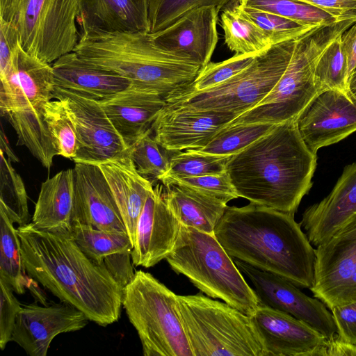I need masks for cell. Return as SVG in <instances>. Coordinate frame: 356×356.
Here are the masks:
<instances>
[{
	"label": "cell",
	"mask_w": 356,
	"mask_h": 356,
	"mask_svg": "<svg viewBox=\"0 0 356 356\" xmlns=\"http://www.w3.org/2000/svg\"><path fill=\"white\" fill-rule=\"evenodd\" d=\"M17 230L29 277L99 325L119 320L123 288L103 261L92 259L81 250L71 233L42 230L31 222Z\"/></svg>",
	"instance_id": "cell-1"
},
{
	"label": "cell",
	"mask_w": 356,
	"mask_h": 356,
	"mask_svg": "<svg viewBox=\"0 0 356 356\" xmlns=\"http://www.w3.org/2000/svg\"><path fill=\"white\" fill-rule=\"evenodd\" d=\"M316 161L294 119L275 124L230 156L226 172L238 197L294 214L312 186Z\"/></svg>",
	"instance_id": "cell-2"
},
{
	"label": "cell",
	"mask_w": 356,
	"mask_h": 356,
	"mask_svg": "<svg viewBox=\"0 0 356 356\" xmlns=\"http://www.w3.org/2000/svg\"><path fill=\"white\" fill-rule=\"evenodd\" d=\"M293 216L250 202L227 207L214 234L233 259L309 289L315 249Z\"/></svg>",
	"instance_id": "cell-3"
},
{
	"label": "cell",
	"mask_w": 356,
	"mask_h": 356,
	"mask_svg": "<svg viewBox=\"0 0 356 356\" xmlns=\"http://www.w3.org/2000/svg\"><path fill=\"white\" fill-rule=\"evenodd\" d=\"M74 50L89 64L164 97L191 84L202 67L160 48L150 33L79 27Z\"/></svg>",
	"instance_id": "cell-4"
},
{
	"label": "cell",
	"mask_w": 356,
	"mask_h": 356,
	"mask_svg": "<svg viewBox=\"0 0 356 356\" xmlns=\"http://www.w3.org/2000/svg\"><path fill=\"white\" fill-rule=\"evenodd\" d=\"M165 260L172 270L211 298H219L249 316L259 306L254 289L215 234L181 225Z\"/></svg>",
	"instance_id": "cell-5"
},
{
	"label": "cell",
	"mask_w": 356,
	"mask_h": 356,
	"mask_svg": "<svg viewBox=\"0 0 356 356\" xmlns=\"http://www.w3.org/2000/svg\"><path fill=\"white\" fill-rule=\"evenodd\" d=\"M353 24L346 21L319 26L296 38L289 64L273 90L256 106L227 124H277L297 119L318 93L314 76L317 60Z\"/></svg>",
	"instance_id": "cell-6"
},
{
	"label": "cell",
	"mask_w": 356,
	"mask_h": 356,
	"mask_svg": "<svg viewBox=\"0 0 356 356\" xmlns=\"http://www.w3.org/2000/svg\"><path fill=\"white\" fill-rule=\"evenodd\" d=\"M193 356H264L250 316L201 293L177 295Z\"/></svg>",
	"instance_id": "cell-7"
},
{
	"label": "cell",
	"mask_w": 356,
	"mask_h": 356,
	"mask_svg": "<svg viewBox=\"0 0 356 356\" xmlns=\"http://www.w3.org/2000/svg\"><path fill=\"white\" fill-rule=\"evenodd\" d=\"M296 38L270 47L244 70L220 84L200 91L181 88L168 94L165 106L192 112L243 113L276 85L291 59Z\"/></svg>",
	"instance_id": "cell-8"
},
{
	"label": "cell",
	"mask_w": 356,
	"mask_h": 356,
	"mask_svg": "<svg viewBox=\"0 0 356 356\" xmlns=\"http://www.w3.org/2000/svg\"><path fill=\"white\" fill-rule=\"evenodd\" d=\"M122 307L145 356H193L177 306V295L138 270L123 288Z\"/></svg>",
	"instance_id": "cell-9"
},
{
	"label": "cell",
	"mask_w": 356,
	"mask_h": 356,
	"mask_svg": "<svg viewBox=\"0 0 356 356\" xmlns=\"http://www.w3.org/2000/svg\"><path fill=\"white\" fill-rule=\"evenodd\" d=\"M79 0H19L13 21L27 53L52 63L74 51Z\"/></svg>",
	"instance_id": "cell-10"
},
{
	"label": "cell",
	"mask_w": 356,
	"mask_h": 356,
	"mask_svg": "<svg viewBox=\"0 0 356 356\" xmlns=\"http://www.w3.org/2000/svg\"><path fill=\"white\" fill-rule=\"evenodd\" d=\"M309 289L330 309L356 302V212L315 249Z\"/></svg>",
	"instance_id": "cell-11"
},
{
	"label": "cell",
	"mask_w": 356,
	"mask_h": 356,
	"mask_svg": "<svg viewBox=\"0 0 356 356\" xmlns=\"http://www.w3.org/2000/svg\"><path fill=\"white\" fill-rule=\"evenodd\" d=\"M234 261L253 284L259 305L289 314L312 326L327 339L337 336L332 314L321 300L307 296L282 277L237 259Z\"/></svg>",
	"instance_id": "cell-12"
},
{
	"label": "cell",
	"mask_w": 356,
	"mask_h": 356,
	"mask_svg": "<svg viewBox=\"0 0 356 356\" xmlns=\"http://www.w3.org/2000/svg\"><path fill=\"white\" fill-rule=\"evenodd\" d=\"M53 98L65 102L74 123L78 140L74 163L97 165L127 150L99 102L55 86Z\"/></svg>",
	"instance_id": "cell-13"
},
{
	"label": "cell",
	"mask_w": 356,
	"mask_h": 356,
	"mask_svg": "<svg viewBox=\"0 0 356 356\" xmlns=\"http://www.w3.org/2000/svg\"><path fill=\"white\" fill-rule=\"evenodd\" d=\"M300 136L314 153L356 131V99L348 92H318L296 119Z\"/></svg>",
	"instance_id": "cell-14"
},
{
	"label": "cell",
	"mask_w": 356,
	"mask_h": 356,
	"mask_svg": "<svg viewBox=\"0 0 356 356\" xmlns=\"http://www.w3.org/2000/svg\"><path fill=\"white\" fill-rule=\"evenodd\" d=\"M89 321L81 311L63 302L44 306L37 303L22 305L11 341L30 356H46L54 337L80 330Z\"/></svg>",
	"instance_id": "cell-15"
},
{
	"label": "cell",
	"mask_w": 356,
	"mask_h": 356,
	"mask_svg": "<svg viewBox=\"0 0 356 356\" xmlns=\"http://www.w3.org/2000/svg\"><path fill=\"white\" fill-rule=\"evenodd\" d=\"M264 348V356H325L327 340L293 316L259 305L250 316Z\"/></svg>",
	"instance_id": "cell-16"
},
{
	"label": "cell",
	"mask_w": 356,
	"mask_h": 356,
	"mask_svg": "<svg viewBox=\"0 0 356 356\" xmlns=\"http://www.w3.org/2000/svg\"><path fill=\"white\" fill-rule=\"evenodd\" d=\"M220 10L216 6L195 8L167 28L150 34L162 49L202 67L211 61L218 41Z\"/></svg>",
	"instance_id": "cell-17"
},
{
	"label": "cell",
	"mask_w": 356,
	"mask_h": 356,
	"mask_svg": "<svg viewBox=\"0 0 356 356\" xmlns=\"http://www.w3.org/2000/svg\"><path fill=\"white\" fill-rule=\"evenodd\" d=\"M180 227L166 202L164 186L157 184L147 196L138 221L131 252L133 264L150 268L165 259L175 247Z\"/></svg>",
	"instance_id": "cell-18"
},
{
	"label": "cell",
	"mask_w": 356,
	"mask_h": 356,
	"mask_svg": "<svg viewBox=\"0 0 356 356\" xmlns=\"http://www.w3.org/2000/svg\"><path fill=\"white\" fill-rule=\"evenodd\" d=\"M72 224L127 234L109 186L97 165L75 163Z\"/></svg>",
	"instance_id": "cell-19"
},
{
	"label": "cell",
	"mask_w": 356,
	"mask_h": 356,
	"mask_svg": "<svg viewBox=\"0 0 356 356\" xmlns=\"http://www.w3.org/2000/svg\"><path fill=\"white\" fill-rule=\"evenodd\" d=\"M236 117L231 113L192 112L165 106L151 129L154 140L170 153L198 149Z\"/></svg>",
	"instance_id": "cell-20"
},
{
	"label": "cell",
	"mask_w": 356,
	"mask_h": 356,
	"mask_svg": "<svg viewBox=\"0 0 356 356\" xmlns=\"http://www.w3.org/2000/svg\"><path fill=\"white\" fill-rule=\"evenodd\" d=\"M356 212V161L346 165L333 189L305 209L300 225L309 242L318 246Z\"/></svg>",
	"instance_id": "cell-21"
},
{
	"label": "cell",
	"mask_w": 356,
	"mask_h": 356,
	"mask_svg": "<svg viewBox=\"0 0 356 356\" xmlns=\"http://www.w3.org/2000/svg\"><path fill=\"white\" fill-rule=\"evenodd\" d=\"M99 102L127 148L151 129L166 104L163 96L132 84Z\"/></svg>",
	"instance_id": "cell-22"
},
{
	"label": "cell",
	"mask_w": 356,
	"mask_h": 356,
	"mask_svg": "<svg viewBox=\"0 0 356 356\" xmlns=\"http://www.w3.org/2000/svg\"><path fill=\"white\" fill-rule=\"evenodd\" d=\"M97 165L109 186L134 246L138 221L154 189L153 182L138 172L127 149Z\"/></svg>",
	"instance_id": "cell-23"
},
{
	"label": "cell",
	"mask_w": 356,
	"mask_h": 356,
	"mask_svg": "<svg viewBox=\"0 0 356 356\" xmlns=\"http://www.w3.org/2000/svg\"><path fill=\"white\" fill-rule=\"evenodd\" d=\"M55 87L102 102L125 90L131 82L114 72L89 64L75 51L52 64Z\"/></svg>",
	"instance_id": "cell-24"
},
{
	"label": "cell",
	"mask_w": 356,
	"mask_h": 356,
	"mask_svg": "<svg viewBox=\"0 0 356 356\" xmlns=\"http://www.w3.org/2000/svg\"><path fill=\"white\" fill-rule=\"evenodd\" d=\"M149 0H79V27L149 33Z\"/></svg>",
	"instance_id": "cell-25"
},
{
	"label": "cell",
	"mask_w": 356,
	"mask_h": 356,
	"mask_svg": "<svg viewBox=\"0 0 356 356\" xmlns=\"http://www.w3.org/2000/svg\"><path fill=\"white\" fill-rule=\"evenodd\" d=\"M74 170L58 172L41 184L31 223L48 232L70 234L74 201Z\"/></svg>",
	"instance_id": "cell-26"
},
{
	"label": "cell",
	"mask_w": 356,
	"mask_h": 356,
	"mask_svg": "<svg viewBox=\"0 0 356 356\" xmlns=\"http://www.w3.org/2000/svg\"><path fill=\"white\" fill-rule=\"evenodd\" d=\"M164 188L168 205L181 225L214 234L227 203L179 184Z\"/></svg>",
	"instance_id": "cell-27"
},
{
	"label": "cell",
	"mask_w": 356,
	"mask_h": 356,
	"mask_svg": "<svg viewBox=\"0 0 356 356\" xmlns=\"http://www.w3.org/2000/svg\"><path fill=\"white\" fill-rule=\"evenodd\" d=\"M43 107V106H42ZM42 107L10 112L6 116L17 135V145L26 146L32 155L48 170L58 155L51 134L44 120Z\"/></svg>",
	"instance_id": "cell-28"
},
{
	"label": "cell",
	"mask_w": 356,
	"mask_h": 356,
	"mask_svg": "<svg viewBox=\"0 0 356 356\" xmlns=\"http://www.w3.org/2000/svg\"><path fill=\"white\" fill-rule=\"evenodd\" d=\"M220 25L226 45L236 54H259L272 47L268 36L241 10L238 2L223 9Z\"/></svg>",
	"instance_id": "cell-29"
},
{
	"label": "cell",
	"mask_w": 356,
	"mask_h": 356,
	"mask_svg": "<svg viewBox=\"0 0 356 356\" xmlns=\"http://www.w3.org/2000/svg\"><path fill=\"white\" fill-rule=\"evenodd\" d=\"M13 56L19 82L29 106L40 109L52 99L55 86L52 65L27 53L20 43Z\"/></svg>",
	"instance_id": "cell-30"
},
{
	"label": "cell",
	"mask_w": 356,
	"mask_h": 356,
	"mask_svg": "<svg viewBox=\"0 0 356 356\" xmlns=\"http://www.w3.org/2000/svg\"><path fill=\"white\" fill-rule=\"evenodd\" d=\"M0 279L8 284L15 293H25L29 279L23 264L17 230L5 211L0 209Z\"/></svg>",
	"instance_id": "cell-31"
},
{
	"label": "cell",
	"mask_w": 356,
	"mask_h": 356,
	"mask_svg": "<svg viewBox=\"0 0 356 356\" xmlns=\"http://www.w3.org/2000/svg\"><path fill=\"white\" fill-rule=\"evenodd\" d=\"M71 235L81 250L92 259L102 262L110 254L132 250L127 234L97 229L89 225L72 224Z\"/></svg>",
	"instance_id": "cell-32"
},
{
	"label": "cell",
	"mask_w": 356,
	"mask_h": 356,
	"mask_svg": "<svg viewBox=\"0 0 356 356\" xmlns=\"http://www.w3.org/2000/svg\"><path fill=\"white\" fill-rule=\"evenodd\" d=\"M0 209L13 223L29 222L28 195L24 181L3 152L0 150Z\"/></svg>",
	"instance_id": "cell-33"
},
{
	"label": "cell",
	"mask_w": 356,
	"mask_h": 356,
	"mask_svg": "<svg viewBox=\"0 0 356 356\" xmlns=\"http://www.w3.org/2000/svg\"><path fill=\"white\" fill-rule=\"evenodd\" d=\"M275 124H226L198 152L222 156H232L267 134Z\"/></svg>",
	"instance_id": "cell-34"
},
{
	"label": "cell",
	"mask_w": 356,
	"mask_h": 356,
	"mask_svg": "<svg viewBox=\"0 0 356 356\" xmlns=\"http://www.w3.org/2000/svg\"><path fill=\"white\" fill-rule=\"evenodd\" d=\"M44 120L51 134L58 155L72 159L78 149L76 130L65 102L51 99L43 105Z\"/></svg>",
	"instance_id": "cell-35"
},
{
	"label": "cell",
	"mask_w": 356,
	"mask_h": 356,
	"mask_svg": "<svg viewBox=\"0 0 356 356\" xmlns=\"http://www.w3.org/2000/svg\"><path fill=\"white\" fill-rule=\"evenodd\" d=\"M238 3L274 13L305 26L317 27L339 22L327 13L296 0H238Z\"/></svg>",
	"instance_id": "cell-36"
},
{
	"label": "cell",
	"mask_w": 356,
	"mask_h": 356,
	"mask_svg": "<svg viewBox=\"0 0 356 356\" xmlns=\"http://www.w3.org/2000/svg\"><path fill=\"white\" fill-rule=\"evenodd\" d=\"M341 36L326 48L315 65L314 76L318 92L325 90L348 92V63Z\"/></svg>",
	"instance_id": "cell-37"
},
{
	"label": "cell",
	"mask_w": 356,
	"mask_h": 356,
	"mask_svg": "<svg viewBox=\"0 0 356 356\" xmlns=\"http://www.w3.org/2000/svg\"><path fill=\"white\" fill-rule=\"evenodd\" d=\"M127 152L138 172L150 181H160L170 169L169 152L154 140L152 129L127 148Z\"/></svg>",
	"instance_id": "cell-38"
},
{
	"label": "cell",
	"mask_w": 356,
	"mask_h": 356,
	"mask_svg": "<svg viewBox=\"0 0 356 356\" xmlns=\"http://www.w3.org/2000/svg\"><path fill=\"white\" fill-rule=\"evenodd\" d=\"M238 0H149L150 33L163 30L188 12L204 6L220 10L235 5Z\"/></svg>",
	"instance_id": "cell-39"
},
{
	"label": "cell",
	"mask_w": 356,
	"mask_h": 356,
	"mask_svg": "<svg viewBox=\"0 0 356 356\" xmlns=\"http://www.w3.org/2000/svg\"><path fill=\"white\" fill-rule=\"evenodd\" d=\"M229 157L207 154L195 149L174 152L170 155V169L163 178L221 174L226 172Z\"/></svg>",
	"instance_id": "cell-40"
},
{
	"label": "cell",
	"mask_w": 356,
	"mask_h": 356,
	"mask_svg": "<svg viewBox=\"0 0 356 356\" xmlns=\"http://www.w3.org/2000/svg\"><path fill=\"white\" fill-rule=\"evenodd\" d=\"M238 6L265 33L272 46L294 39L319 27L305 26L280 15L240 4Z\"/></svg>",
	"instance_id": "cell-41"
},
{
	"label": "cell",
	"mask_w": 356,
	"mask_h": 356,
	"mask_svg": "<svg viewBox=\"0 0 356 356\" xmlns=\"http://www.w3.org/2000/svg\"><path fill=\"white\" fill-rule=\"evenodd\" d=\"M257 55L235 54L223 61H210L201 68L195 80L183 88L191 91H200L220 84L244 70Z\"/></svg>",
	"instance_id": "cell-42"
},
{
	"label": "cell",
	"mask_w": 356,
	"mask_h": 356,
	"mask_svg": "<svg viewBox=\"0 0 356 356\" xmlns=\"http://www.w3.org/2000/svg\"><path fill=\"white\" fill-rule=\"evenodd\" d=\"M160 181L163 186H184L225 203L238 197L227 172L198 177H166Z\"/></svg>",
	"instance_id": "cell-43"
},
{
	"label": "cell",
	"mask_w": 356,
	"mask_h": 356,
	"mask_svg": "<svg viewBox=\"0 0 356 356\" xmlns=\"http://www.w3.org/2000/svg\"><path fill=\"white\" fill-rule=\"evenodd\" d=\"M13 54L7 65L0 70V110L2 115L30 107L19 82Z\"/></svg>",
	"instance_id": "cell-44"
},
{
	"label": "cell",
	"mask_w": 356,
	"mask_h": 356,
	"mask_svg": "<svg viewBox=\"0 0 356 356\" xmlns=\"http://www.w3.org/2000/svg\"><path fill=\"white\" fill-rule=\"evenodd\" d=\"M14 291L5 281L0 279V348L3 350L12 335L17 316L22 305L13 294Z\"/></svg>",
	"instance_id": "cell-45"
},
{
	"label": "cell",
	"mask_w": 356,
	"mask_h": 356,
	"mask_svg": "<svg viewBox=\"0 0 356 356\" xmlns=\"http://www.w3.org/2000/svg\"><path fill=\"white\" fill-rule=\"evenodd\" d=\"M338 337L343 341L356 346V302L330 309Z\"/></svg>",
	"instance_id": "cell-46"
},
{
	"label": "cell",
	"mask_w": 356,
	"mask_h": 356,
	"mask_svg": "<svg viewBox=\"0 0 356 356\" xmlns=\"http://www.w3.org/2000/svg\"><path fill=\"white\" fill-rule=\"evenodd\" d=\"M131 252H116L106 256L102 260L108 271L122 288L133 279L135 274Z\"/></svg>",
	"instance_id": "cell-47"
},
{
	"label": "cell",
	"mask_w": 356,
	"mask_h": 356,
	"mask_svg": "<svg viewBox=\"0 0 356 356\" xmlns=\"http://www.w3.org/2000/svg\"><path fill=\"white\" fill-rule=\"evenodd\" d=\"M319 8L338 22H356V0H296Z\"/></svg>",
	"instance_id": "cell-48"
},
{
	"label": "cell",
	"mask_w": 356,
	"mask_h": 356,
	"mask_svg": "<svg viewBox=\"0 0 356 356\" xmlns=\"http://www.w3.org/2000/svg\"><path fill=\"white\" fill-rule=\"evenodd\" d=\"M19 44V34L14 22L0 19V70L7 65Z\"/></svg>",
	"instance_id": "cell-49"
},
{
	"label": "cell",
	"mask_w": 356,
	"mask_h": 356,
	"mask_svg": "<svg viewBox=\"0 0 356 356\" xmlns=\"http://www.w3.org/2000/svg\"><path fill=\"white\" fill-rule=\"evenodd\" d=\"M341 40L347 60L349 76L356 65V22L342 33Z\"/></svg>",
	"instance_id": "cell-50"
},
{
	"label": "cell",
	"mask_w": 356,
	"mask_h": 356,
	"mask_svg": "<svg viewBox=\"0 0 356 356\" xmlns=\"http://www.w3.org/2000/svg\"><path fill=\"white\" fill-rule=\"evenodd\" d=\"M326 355H356V346L343 341L337 334L327 340Z\"/></svg>",
	"instance_id": "cell-51"
},
{
	"label": "cell",
	"mask_w": 356,
	"mask_h": 356,
	"mask_svg": "<svg viewBox=\"0 0 356 356\" xmlns=\"http://www.w3.org/2000/svg\"><path fill=\"white\" fill-rule=\"evenodd\" d=\"M19 0H0V18L6 21L13 19Z\"/></svg>",
	"instance_id": "cell-52"
},
{
	"label": "cell",
	"mask_w": 356,
	"mask_h": 356,
	"mask_svg": "<svg viewBox=\"0 0 356 356\" xmlns=\"http://www.w3.org/2000/svg\"><path fill=\"white\" fill-rule=\"evenodd\" d=\"M0 138H1V149L3 154L6 155V156L8 158L9 161L11 162H18L19 159L18 157L15 155L13 150L11 149L8 141L7 140V138L6 137L5 133L3 131V127H1V134H0Z\"/></svg>",
	"instance_id": "cell-53"
},
{
	"label": "cell",
	"mask_w": 356,
	"mask_h": 356,
	"mask_svg": "<svg viewBox=\"0 0 356 356\" xmlns=\"http://www.w3.org/2000/svg\"><path fill=\"white\" fill-rule=\"evenodd\" d=\"M347 90L350 95L356 99V65L348 76Z\"/></svg>",
	"instance_id": "cell-54"
}]
</instances>
